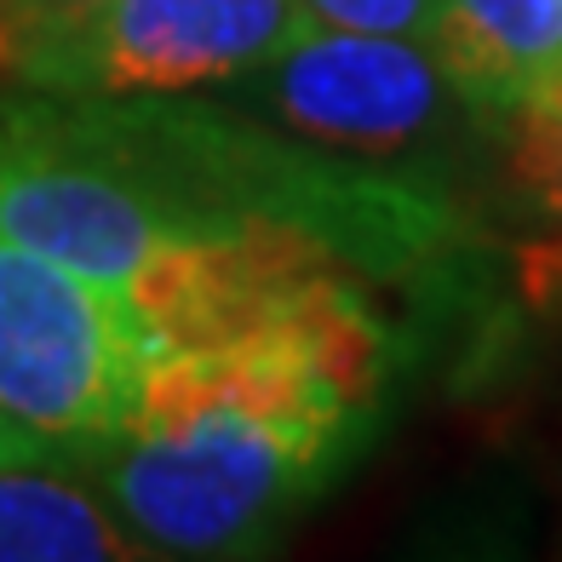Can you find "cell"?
<instances>
[{
	"label": "cell",
	"instance_id": "3",
	"mask_svg": "<svg viewBox=\"0 0 562 562\" xmlns=\"http://www.w3.org/2000/svg\"><path fill=\"white\" fill-rule=\"evenodd\" d=\"M149 356V327L110 288L0 241V414L87 448L126 419Z\"/></svg>",
	"mask_w": 562,
	"mask_h": 562
},
{
	"label": "cell",
	"instance_id": "6",
	"mask_svg": "<svg viewBox=\"0 0 562 562\" xmlns=\"http://www.w3.org/2000/svg\"><path fill=\"white\" fill-rule=\"evenodd\" d=\"M149 546L75 459L0 471V562H138Z\"/></svg>",
	"mask_w": 562,
	"mask_h": 562
},
{
	"label": "cell",
	"instance_id": "5",
	"mask_svg": "<svg viewBox=\"0 0 562 562\" xmlns=\"http://www.w3.org/2000/svg\"><path fill=\"white\" fill-rule=\"evenodd\" d=\"M430 53L459 104L505 115L562 75V0H430Z\"/></svg>",
	"mask_w": 562,
	"mask_h": 562
},
{
	"label": "cell",
	"instance_id": "7",
	"mask_svg": "<svg viewBox=\"0 0 562 562\" xmlns=\"http://www.w3.org/2000/svg\"><path fill=\"white\" fill-rule=\"evenodd\" d=\"M505 178L533 218L562 229V75L505 110Z\"/></svg>",
	"mask_w": 562,
	"mask_h": 562
},
{
	"label": "cell",
	"instance_id": "10",
	"mask_svg": "<svg viewBox=\"0 0 562 562\" xmlns=\"http://www.w3.org/2000/svg\"><path fill=\"white\" fill-rule=\"evenodd\" d=\"M87 7V0H0V12H69Z\"/></svg>",
	"mask_w": 562,
	"mask_h": 562
},
{
	"label": "cell",
	"instance_id": "4",
	"mask_svg": "<svg viewBox=\"0 0 562 562\" xmlns=\"http://www.w3.org/2000/svg\"><path fill=\"white\" fill-rule=\"evenodd\" d=\"M247 81L288 133L362 149V156H391L430 138L459 104L430 41L327 30V23L293 35Z\"/></svg>",
	"mask_w": 562,
	"mask_h": 562
},
{
	"label": "cell",
	"instance_id": "9",
	"mask_svg": "<svg viewBox=\"0 0 562 562\" xmlns=\"http://www.w3.org/2000/svg\"><path fill=\"white\" fill-rule=\"evenodd\" d=\"M41 459H75V448L46 442V437H35L30 425H18L12 414H0V471H12V465H41Z\"/></svg>",
	"mask_w": 562,
	"mask_h": 562
},
{
	"label": "cell",
	"instance_id": "1",
	"mask_svg": "<svg viewBox=\"0 0 562 562\" xmlns=\"http://www.w3.org/2000/svg\"><path fill=\"white\" fill-rule=\"evenodd\" d=\"M385 396V322L339 276L259 327L156 350L75 465L149 557L265 551L356 453Z\"/></svg>",
	"mask_w": 562,
	"mask_h": 562
},
{
	"label": "cell",
	"instance_id": "2",
	"mask_svg": "<svg viewBox=\"0 0 562 562\" xmlns=\"http://www.w3.org/2000/svg\"><path fill=\"white\" fill-rule=\"evenodd\" d=\"M311 30L299 0H87L0 12V75L41 98H178L265 69Z\"/></svg>",
	"mask_w": 562,
	"mask_h": 562
},
{
	"label": "cell",
	"instance_id": "8",
	"mask_svg": "<svg viewBox=\"0 0 562 562\" xmlns=\"http://www.w3.org/2000/svg\"><path fill=\"white\" fill-rule=\"evenodd\" d=\"M311 23L362 35H430V0H299Z\"/></svg>",
	"mask_w": 562,
	"mask_h": 562
}]
</instances>
